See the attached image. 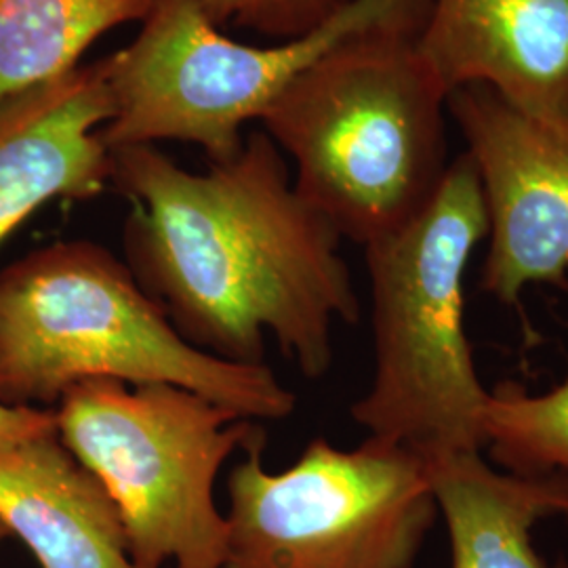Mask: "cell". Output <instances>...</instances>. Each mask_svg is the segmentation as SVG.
Returning <instances> with one entry per match:
<instances>
[{"instance_id": "cell-1", "label": "cell", "mask_w": 568, "mask_h": 568, "mask_svg": "<svg viewBox=\"0 0 568 568\" xmlns=\"http://www.w3.org/2000/svg\"><path fill=\"white\" fill-rule=\"evenodd\" d=\"M110 185L133 201L124 264L183 339L236 365H267L265 335L307 379L333 365V326L361 300L342 236L293 185L265 131L190 173L156 145L110 150Z\"/></svg>"}, {"instance_id": "cell-2", "label": "cell", "mask_w": 568, "mask_h": 568, "mask_svg": "<svg viewBox=\"0 0 568 568\" xmlns=\"http://www.w3.org/2000/svg\"><path fill=\"white\" fill-rule=\"evenodd\" d=\"M426 11L337 42L262 116L297 194L361 246L408 224L450 166V93L419 44Z\"/></svg>"}, {"instance_id": "cell-3", "label": "cell", "mask_w": 568, "mask_h": 568, "mask_svg": "<svg viewBox=\"0 0 568 568\" xmlns=\"http://www.w3.org/2000/svg\"><path fill=\"white\" fill-rule=\"evenodd\" d=\"M89 379L185 387L253 422L297 406L272 366L187 344L102 244H47L0 272V405L55 408Z\"/></svg>"}, {"instance_id": "cell-4", "label": "cell", "mask_w": 568, "mask_h": 568, "mask_svg": "<svg viewBox=\"0 0 568 568\" xmlns=\"http://www.w3.org/2000/svg\"><path fill=\"white\" fill-rule=\"evenodd\" d=\"M487 236L485 196L464 152L408 224L365 246L375 371L349 413L368 436L422 459L485 448L488 389L467 339L464 281Z\"/></svg>"}, {"instance_id": "cell-5", "label": "cell", "mask_w": 568, "mask_h": 568, "mask_svg": "<svg viewBox=\"0 0 568 568\" xmlns=\"http://www.w3.org/2000/svg\"><path fill=\"white\" fill-rule=\"evenodd\" d=\"M53 410L61 443L119 509L133 567H224L215 480L234 453L265 445L262 422L185 387L116 379L77 384Z\"/></svg>"}, {"instance_id": "cell-6", "label": "cell", "mask_w": 568, "mask_h": 568, "mask_svg": "<svg viewBox=\"0 0 568 568\" xmlns=\"http://www.w3.org/2000/svg\"><path fill=\"white\" fill-rule=\"evenodd\" d=\"M427 0H352L325 26L295 41L253 47L232 41L196 0H156L140 34L103 58L112 119L108 150L156 142L196 143L209 163L243 148V126L265 112L328 49Z\"/></svg>"}, {"instance_id": "cell-7", "label": "cell", "mask_w": 568, "mask_h": 568, "mask_svg": "<svg viewBox=\"0 0 568 568\" xmlns=\"http://www.w3.org/2000/svg\"><path fill=\"white\" fill-rule=\"evenodd\" d=\"M265 445L227 478L222 568H413L438 516L426 462L366 436L352 450L314 438L283 471Z\"/></svg>"}, {"instance_id": "cell-8", "label": "cell", "mask_w": 568, "mask_h": 568, "mask_svg": "<svg viewBox=\"0 0 568 568\" xmlns=\"http://www.w3.org/2000/svg\"><path fill=\"white\" fill-rule=\"evenodd\" d=\"M448 116L487 206L480 288L508 307L528 284L568 288V124L535 119L483 84L453 91Z\"/></svg>"}, {"instance_id": "cell-9", "label": "cell", "mask_w": 568, "mask_h": 568, "mask_svg": "<svg viewBox=\"0 0 568 568\" xmlns=\"http://www.w3.org/2000/svg\"><path fill=\"white\" fill-rule=\"evenodd\" d=\"M419 44L448 93L483 84L568 124V0H427Z\"/></svg>"}, {"instance_id": "cell-10", "label": "cell", "mask_w": 568, "mask_h": 568, "mask_svg": "<svg viewBox=\"0 0 568 568\" xmlns=\"http://www.w3.org/2000/svg\"><path fill=\"white\" fill-rule=\"evenodd\" d=\"M112 112L105 60L0 103V243L42 204L89 201L110 185L100 131Z\"/></svg>"}, {"instance_id": "cell-11", "label": "cell", "mask_w": 568, "mask_h": 568, "mask_svg": "<svg viewBox=\"0 0 568 568\" xmlns=\"http://www.w3.org/2000/svg\"><path fill=\"white\" fill-rule=\"evenodd\" d=\"M0 525L41 568H135L112 497L58 432L0 450Z\"/></svg>"}, {"instance_id": "cell-12", "label": "cell", "mask_w": 568, "mask_h": 568, "mask_svg": "<svg viewBox=\"0 0 568 568\" xmlns=\"http://www.w3.org/2000/svg\"><path fill=\"white\" fill-rule=\"evenodd\" d=\"M426 462L429 487L447 523L450 568H549L532 548V527L568 518L567 476L497 471L483 453Z\"/></svg>"}, {"instance_id": "cell-13", "label": "cell", "mask_w": 568, "mask_h": 568, "mask_svg": "<svg viewBox=\"0 0 568 568\" xmlns=\"http://www.w3.org/2000/svg\"><path fill=\"white\" fill-rule=\"evenodd\" d=\"M156 0H0V103L77 65L124 23H142Z\"/></svg>"}, {"instance_id": "cell-14", "label": "cell", "mask_w": 568, "mask_h": 568, "mask_svg": "<svg viewBox=\"0 0 568 568\" xmlns=\"http://www.w3.org/2000/svg\"><path fill=\"white\" fill-rule=\"evenodd\" d=\"M483 438L509 474L568 478V379L537 396L509 382L488 392Z\"/></svg>"}, {"instance_id": "cell-15", "label": "cell", "mask_w": 568, "mask_h": 568, "mask_svg": "<svg viewBox=\"0 0 568 568\" xmlns=\"http://www.w3.org/2000/svg\"><path fill=\"white\" fill-rule=\"evenodd\" d=\"M217 28L227 23L274 41H295L325 26L352 0H196Z\"/></svg>"}, {"instance_id": "cell-16", "label": "cell", "mask_w": 568, "mask_h": 568, "mask_svg": "<svg viewBox=\"0 0 568 568\" xmlns=\"http://www.w3.org/2000/svg\"><path fill=\"white\" fill-rule=\"evenodd\" d=\"M58 432L53 408L0 405V450L21 447Z\"/></svg>"}, {"instance_id": "cell-17", "label": "cell", "mask_w": 568, "mask_h": 568, "mask_svg": "<svg viewBox=\"0 0 568 568\" xmlns=\"http://www.w3.org/2000/svg\"><path fill=\"white\" fill-rule=\"evenodd\" d=\"M7 537H11V535H9V530H7V528L2 527V525H0V544H2V541H4V539H7Z\"/></svg>"}]
</instances>
